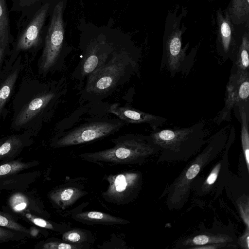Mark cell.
<instances>
[{"label":"cell","mask_w":249,"mask_h":249,"mask_svg":"<svg viewBox=\"0 0 249 249\" xmlns=\"http://www.w3.org/2000/svg\"><path fill=\"white\" fill-rule=\"evenodd\" d=\"M230 128V125H226L208 138L204 148L166 188L160 198L166 196V204L169 210H179L188 202L194 180L223 151Z\"/></svg>","instance_id":"6da1fadb"},{"label":"cell","mask_w":249,"mask_h":249,"mask_svg":"<svg viewBox=\"0 0 249 249\" xmlns=\"http://www.w3.org/2000/svg\"><path fill=\"white\" fill-rule=\"evenodd\" d=\"M209 133L205 121L201 120L189 127L159 128L148 136L160 149L159 164L187 161L201 150Z\"/></svg>","instance_id":"7a4b0ae2"},{"label":"cell","mask_w":249,"mask_h":249,"mask_svg":"<svg viewBox=\"0 0 249 249\" xmlns=\"http://www.w3.org/2000/svg\"><path fill=\"white\" fill-rule=\"evenodd\" d=\"M138 57L125 51H113L106 61L86 80L83 100H101L128 81L139 70Z\"/></svg>","instance_id":"3957f363"},{"label":"cell","mask_w":249,"mask_h":249,"mask_svg":"<svg viewBox=\"0 0 249 249\" xmlns=\"http://www.w3.org/2000/svg\"><path fill=\"white\" fill-rule=\"evenodd\" d=\"M113 147L80 155L83 160L98 164H142L160 151L148 135L128 134L112 139Z\"/></svg>","instance_id":"277c9868"},{"label":"cell","mask_w":249,"mask_h":249,"mask_svg":"<svg viewBox=\"0 0 249 249\" xmlns=\"http://www.w3.org/2000/svg\"><path fill=\"white\" fill-rule=\"evenodd\" d=\"M179 9V5H177L174 9L168 11L163 36L161 66L165 68L172 76L183 71L184 64L188 58L186 52L189 43L182 48V35L186 30L182 21L187 11L186 7Z\"/></svg>","instance_id":"5b68a950"},{"label":"cell","mask_w":249,"mask_h":249,"mask_svg":"<svg viewBox=\"0 0 249 249\" xmlns=\"http://www.w3.org/2000/svg\"><path fill=\"white\" fill-rule=\"evenodd\" d=\"M199 230L192 234L179 240L175 244V249H238L233 226L231 221L228 225L216 220L214 218L210 229L200 225Z\"/></svg>","instance_id":"8992f818"},{"label":"cell","mask_w":249,"mask_h":249,"mask_svg":"<svg viewBox=\"0 0 249 249\" xmlns=\"http://www.w3.org/2000/svg\"><path fill=\"white\" fill-rule=\"evenodd\" d=\"M126 123L120 119H93L62 132L55 142L56 147H63L91 142L119 131Z\"/></svg>","instance_id":"52a82bcc"},{"label":"cell","mask_w":249,"mask_h":249,"mask_svg":"<svg viewBox=\"0 0 249 249\" xmlns=\"http://www.w3.org/2000/svg\"><path fill=\"white\" fill-rule=\"evenodd\" d=\"M63 8V2H59L53 10L40 61L42 73L63 70L65 67V56L62 54L64 38Z\"/></svg>","instance_id":"ba28073f"},{"label":"cell","mask_w":249,"mask_h":249,"mask_svg":"<svg viewBox=\"0 0 249 249\" xmlns=\"http://www.w3.org/2000/svg\"><path fill=\"white\" fill-rule=\"evenodd\" d=\"M232 127L227 142L219 160L213 165L208 174L205 177L197 176L191 186V192L197 196L215 194L216 198L221 193L231 176L228 151L234 138V129Z\"/></svg>","instance_id":"9c48e42d"},{"label":"cell","mask_w":249,"mask_h":249,"mask_svg":"<svg viewBox=\"0 0 249 249\" xmlns=\"http://www.w3.org/2000/svg\"><path fill=\"white\" fill-rule=\"evenodd\" d=\"M108 186L103 193L107 201L116 204L130 201L138 195L142 185V176L138 171L124 172L107 178Z\"/></svg>","instance_id":"30bf717a"},{"label":"cell","mask_w":249,"mask_h":249,"mask_svg":"<svg viewBox=\"0 0 249 249\" xmlns=\"http://www.w3.org/2000/svg\"><path fill=\"white\" fill-rule=\"evenodd\" d=\"M216 48L225 58L235 59L239 43V33L225 9L219 7L216 11Z\"/></svg>","instance_id":"8fae6325"},{"label":"cell","mask_w":249,"mask_h":249,"mask_svg":"<svg viewBox=\"0 0 249 249\" xmlns=\"http://www.w3.org/2000/svg\"><path fill=\"white\" fill-rule=\"evenodd\" d=\"M107 112L114 114L125 123L147 124L153 130L159 129L167 121L166 118L144 112L126 104L121 106L117 103L111 105Z\"/></svg>","instance_id":"7c38bea8"},{"label":"cell","mask_w":249,"mask_h":249,"mask_svg":"<svg viewBox=\"0 0 249 249\" xmlns=\"http://www.w3.org/2000/svg\"><path fill=\"white\" fill-rule=\"evenodd\" d=\"M226 111L230 112L234 106L248 105L249 72L236 69L230 76L227 87Z\"/></svg>","instance_id":"4fadbf2b"},{"label":"cell","mask_w":249,"mask_h":249,"mask_svg":"<svg viewBox=\"0 0 249 249\" xmlns=\"http://www.w3.org/2000/svg\"><path fill=\"white\" fill-rule=\"evenodd\" d=\"M49 5L43 6L36 13L19 37L18 51H24L36 46L40 39L42 28L44 23Z\"/></svg>","instance_id":"5bb4252c"},{"label":"cell","mask_w":249,"mask_h":249,"mask_svg":"<svg viewBox=\"0 0 249 249\" xmlns=\"http://www.w3.org/2000/svg\"><path fill=\"white\" fill-rule=\"evenodd\" d=\"M240 26L239 43L233 61L237 69L246 71H249V25Z\"/></svg>","instance_id":"9a60e30c"},{"label":"cell","mask_w":249,"mask_h":249,"mask_svg":"<svg viewBox=\"0 0 249 249\" xmlns=\"http://www.w3.org/2000/svg\"><path fill=\"white\" fill-rule=\"evenodd\" d=\"M225 10L234 25H249V0H230Z\"/></svg>","instance_id":"2e32d148"},{"label":"cell","mask_w":249,"mask_h":249,"mask_svg":"<svg viewBox=\"0 0 249 249\" xmlns=\"http://www.w3.org/2000/svg\"><path fill=\"white\" fill-rule=\"evenodd\" d=\"M74 218L76 220L84 223L107 225L124 224L128 223V221L125 219L97 211L81 213L76 214Z\"/></svg>","instance_id":"e0dca14e"},{"label":"cell","mask_w":249,"mask_h":249,"mask_svg":"<svg viewBox=\"0 0 249 249\" xmlns=\"http://www.w3.org/2000/svg\"><path fill=\"white\" fill-rule=\"evenodd\" d=\"M237 106L241 117V141L244 159L249 172V105L240 104Z\"/></svg>","instance_id":"ac0fdd59"},{"label":"cell","mask_w":249,"mask_h":249,"mask_svg":"<svg viewBox=\"0 0 249 249\" xmlns=\"http://www.w3.org/2000/svg\"><path fill=\"white\" fill-rule=\"evenodd\" d=\"M83 194L77 188L68 187L54 191L51 195V198L56 205L65 208L76 201Z\"/></svg>","instance_id":"d6986e66"},{"label":"cell","mask_w":249,"mask_h":249,"mask_svg":"<svg viewBox=\"0 0 249 249\" xmlns=\"http://www.w3.org/2000/svg\"><path fill=\"white\" fill-rule=\"evenodd\" d=\"M24 147L23 141L18 136H12L0 145V161L11 160Z\"/></svg>","instance_id":"ffe728a7"},{"label":"cell","mask_w":249,"mask_h":249,"mask_svg":"<svg viewBox=\"0 0 249 249\" xmlns=\"http://www.w3.org/2000/svg\"><path fill=\"white\" fill-rule=\"evenodd\" d=\"M10 27L5 0H0V46L8 43Z\"/></svg>","instance_id":"44dd1931"},{"label":"cell","mask_w":249,"mask_h":249,"mask_svg":"<svg viewBox=\"0 0 249 249\" xmlns=\"http://www.w3.org/2000/svg\"><path fill=\"white\" fill-rule=\"evenodd\" d=\"M33 162H23L19 160H10L0 165V178L12 175L30 168Z\"/></svg>","instance_id":"7402d4cb"},{"label":"cell","mask_w":249,"mask_h":249,"mask_svg":"<svg viewBox=\"0 0 249 249\" xmlns=\"http://www.w3.org/2000/svg\"><path fill=\"white\" fill-rule=\"evenodd\" d=\"M18 75L17 70L11 73L2 83L0 87V113L12 93Z\"/></svg>","instance_id":"603a6c76"},{"label":"cell","mask_w":249,"mask_h":249,"mask_svg":"<svg viewBox=\"0 0 249 249\" xmlns=\"http://www.w3.org/2000/svg\"><path fill=\"white\" fill-rule=\"evenodd\" d=\"M29 234L0 226V243L20 240Z\"/></svg>","instance_id":"cb8c5ba5"},{"label":"cell","mask_w":249,"mask_h":249,"mask_svg":"<svg viewBox=\"0 0 249 249\" xmlns=\"http://www.w3.org/2000/svg\"><path fill=\"white\" fill-rule=\"evenodd\" d=\"M0 226L29 234L30 231L17 222L11 216L0 213Z\"/></svg>","instance_id":"d4e9b609"},{"label":"cell","mask_w":249,"mask_h":249,"mask_svg":"<svg viewBox=\"0 0 249 249\" xmlns=\"http://www.w3.org/2000/svg\"><path fill=\"white\" fill-rule=\"evenodd\" d=\"M9 204L12 210L16 212L24 210L28 205V199L22 194L16 193L10 198Z\"/></svg>","instance_id":"484cf974"},{"label":"cell","mask_w":249,"mask_h":249,"mask_svg":"<svg viewBox=\"0 0 249 249\" xmlns=\"http://www.w3.org/2000/svg\"><path fill=\"white\" fill-rule=\"evenodd\" d=\"M62 238L66 241L77 243L84 239V235L80 231L74 230L65 232Z\"/></svg>","instance_id":"4316f807"},{"label":"cell","mask_w":249,"mask_h":249,"mask_svg":"<svg viewBox=\"0 0 249 249\" xmlns=\"http://www.w3.org/2000/svg\"><path fill=\"white\" fill-rule=\"evenodd\" d=\"M25 216L29 220L36 226L49 229H53V225L50 223L42 218L35 216L30 213H26Z\"/></svg>","instance_id":"83f0119b"},{"label":"cell","mask_w":249,"mask_h":249,"mask_svg":"<svg viewBox=\"0 0 249 249\" xmlns=\"http://www.w3.org/2000/svg\"><path fill=\"white\" fill-rule=\"evenodd\" d=\"M42 248L46 249H73L77 248L74 245L56 242L47 243L43 245Z\"/></svg>","instance_id":"f1b7e54d"},{"label":"cell","mask_w":249,"mask_h":249,"mask_svg":"<svg viewBox=\"0 0 249 249\" xmlns=\"http://www.w3.org/2000/svg\"><path fill=\"white\" fill-rule=\"evenodd\" d=\"M237 244L239 247L243 249H249V227H246L243 234L237 238Z\"/></svg>","instance_id":"f546056e"},{"label":"cell","mask_w":249,"mask_h":249,"mask_svg":"<svg viewBox=\"0 0 249 249\" xmlns=\"http://www.w3.org/2000/svg\"><path fill=\"white\" fill-rule=\"evenodd\" d=\"M5 48L4 46H0V62L3 57Z\"/></svg>","instance_id":"4dcf8cb0"},{"label":"cell","mask_w":249,"mask_h":249,"mask_svg":"<svg viewBox=\"0 0 249 249\" xmlns=\"http://www.w3.org/2000/svg\"><path fill=\"white\" fill-rule=\"evenodd\" d=\"M4 140H0V145L4 142Z\"/></svg>","instance_id":"1f68e13d"}]
</instances>
